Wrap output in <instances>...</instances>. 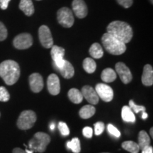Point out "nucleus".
Returning a JSON list of instances; mask_svg holds the SVG:
<instances>
[{
  "label": "nucleus",
  "instance_id": "1",
  "mask_svg": "<svg viewBox=\"0 0 153 153\" xmlns=\"http://www.w3.org/2000/svg\"><path fill=\"white\" fill-rule=\"evenodd\" d=\"M107 33L120 40L125 44L129 43L133 38V32L131 26L121 21H114L107 26Z\"/></svg>",
  "mask_w": 153,
  "mask_h": 153
},
{
  "label": "nucleus",
  "instance_id": "2",
  "mask_svg": "<svg viewBox=\"0 0 153 153\" xmlns=\"http://www.w3.org/2000/svg\"><path fill=\"white\" fill-rule=\"evenodd\" d=\"M20 68L16 62L11 60L0 63V77L7 85H13L18 81L20 76Z\"/></svg>",
  "mask_w": 153,
  "mask_h": 153
},
{
  "label": "nucleus",
  "instance_id": "3",
  "mask_svg": "<svg viewBox=\"0 0 153 153\" xmlns=\"http://www.w3.org/2000/svg\"><path fill=\"white\" fill-rule=\"evenodd\" d=\"M101 42L104 45L105 50L112 55H122L126 51V45L125 43L108 33L103 35L101 38Z\"/></svg>",
  "mask_w": 153,
  "mask_h": 153
},
{
  "label": "nucleus",
  "instance_id": "4",
  "mask_svg": "<svg viewBox=\"0 0 153 153\" xmlns=\"http://www.w3.org/2000/svg\"><path fill=\"white\" fill-rule=\"evenodd\" d=\"M51 143V137L43 132L36 133L28 143V148L33 152L43 153L45 151L47 145Z\"/></svg>",
  "mask_w": 153,
  "mask_h": 153
},
{
  "label": "nucleus",
  "instance_id": "5",
  "mask_svg": "<svg viewBox=\"0 0 153 153\" xmlns=\"http://www.w3.org/2000/svg\"><path fill=\"white\" fill-rule=\"evenodd\" d=\"M36 120L37 116L35 112L31 110L24 111L17 120V127L21 130L26 131L33 127Z\"/></svg>",
  "mask_w": 153,
  "mask_h": 153
},
{
  "label": "nucleus",
  "instance_id": "6",
  "mask_svg": "<svg viewBox=\"0 0 153 153\" xmlns=\"http://www.w3.org/2000/svg\"><path fill=\"white\" fill-rule=\"evenodd\" d=\"M57 21L65 28H71L73 26L74 19L72 11L68 7H62L57 11Z\"/></svg>",
  "mask_w": 153,
  "mask_h": 153
},
{
  "label": "nucleus",
  "instance_id": "7",
  "mask_svg": "<svg viewBox=\"0 0 153 153\" xmlns=\"http://www.w3.org/2000/svg\"><path fill=\"white\" fill-rule=\"evenodd\" d=\"M13 44L14 46L19 50L29 48L33 45V38L29 33H21L14 38Z\"/></svg>",
  "mask_w": 153,
  "mask_h": 153
},
{
  "label": "nucleus",
  "instance_id": "8",
  "mask_svg": "<svg viewBox=\"0 0 153 153\" xmlns=\"http://www.w3.org/2000/svg\"><path fill=\"white\" fill-rule=\"evenodd\" d=\"M38 36L41 45L45 48H51L53 45V39L51 30L47 26L43 25L38 30Z\"/></svg>",
  "mask_w": 153,
  "mask_h": 153
},
{
  "label": "nucleus",
  "instance_id": "9",
  "mask_svg": "<svg viewBox=\"0 0 153 153\" xmlns=\"http://www.w3.org/2000/svg\"><path fill=\"white\" fill-rule=\"evenodd\" d=\"M95 91L98 97L105 102H110L114 98V91L112 88L105 84H97L96 85Z\"/></svg>",
  "mask_w": 153,
  "mask_h": 153
},
{
  "label": "nucleus",
  "instance_id": "10",
  "mask_svg": "<svg viewBox=\"0 0 153 153\" xmlns=\"http://www.w3.org/2000/svg\"><path fill=\"white\" fill-rule=\"evenodd\" d=\"M51 57L53 60V63L55 64V68H60L64 65L65 60V49L62 47L57 46V45H53L52 50L51 52Z\"/></svg>",
  "mask_w": 153,
  "mask_h": 153
},
{
  "label": "nucleus",
  "instance_id": "11",
  "mask_svg": "<svg viewBox=\"0 0 153 153\" xmlns=\"http://www.w3.org/2000/svg\"><path fill=\"white\" fill-rule=\"evenodd\" d=\"M116 70L119 75L120 79L125 85L130 83L133 79L131 72L130 69L123 62H119L116 64Z\"/></svg>",
  "mask_w": 153,
  "mask_h": 153
},
{
  "label": "nucleus",
  "instance_id": "12",
  "mask_svg": "<svg viewBox=\"0 0 153 153\" xmlns=\"http://www.w3.org/2000/svg\"><path fill=\"white\" fill-rule=\"evenodd\" d=\"M47 87L49 93L52 95H57L60 91V82L57 74H50L47 79Z\"/></svg>",
  "mask_w": 153,
  "mask_h": 153
},
{
  "label": "nucleus",
  "instance_id": "13",
  "mask_svg": "<svg viewBox=\"0 0 153 153\" xmlns=\"http://www.w3.org/2000/svg\"><path fill=\"white\" fill-rule=\"evenodd\" d=\"M29 85L31 91L34 93L40 92L43 89V79L39 73H33L29 76Z\"/></svg>",
  "mask_w": 153,
  "mask_h": 153
},
{
  "label": "nucleus",
  "instance_id": "14",
  "mask_svg": "<svg viewBox=\"0 0 153 153\" xmlns=\"http://www.w3.org/2000/svg\"><path fill=\"white\" fill-rule=\"evenodd\" d=\"M81 92L83 97H85L86 100L91 104L95 105L99 103V97L96 92L95 89H94V88L91 87V86H84L82 87Z\"/></svg>",
  "mask_w": 153,
  "mask_h": 153
},
{
  "label": "nucleus",
  "instance_id": "15",
  "mask_svg": "<svg viewBox=\"0 0 153 153\" xmlns=\"http://www.w3.org/2000/svg\"><path fill=\"white\" fill-rule=\"evenodd\" d=\"M72 6L74 13L78 18L84 19L87 16L88 9L84 0H73Z\"/></svg>",
  "mask_w": 153,
  "mask_h": 153
},
{
  "label": "nucleus",
  "instance_id": "16",
  "mask_svg": "<svg viewBox=\"0 0 153 153\" xmlns=\"http://www.w3.org/2000/svg\"><path fill=\"white\" fill-rule=\"evenodd\" d=\"M142 82L145 86H152L153 85V69L150 65H146L143 68Z\"/></svg>",
  "mask_w": 153,
  "mask_h": 153
},
{
  "label": "nucleus",
  "instance_id": "17",
  "mask_svg": "<svg viewBox=\"0 0 153 153\" xmlns=\"http://www.w3.org/2000/svg\"><path fill=\"white\" fill-rule=\"evenodd\" d=\"M56 70L60 72L61 75L65 79H70L74 74V69L72 65L68 60H65L64 65L62 68H57Z\"/></svg>",
  "mask_w": 153,
  "mask_h": 153
},
{
  "label": "nucleus",
  "instance_id": "18",
  "mask_svg": "<svg viewBox=\"0 0 153 153\" xmlns=\"http://www.w3.org/2000/svg\"><path fill=\"white\" fill-rule=\"evenodd\" d=\"M19 9L28 16L33 15L35 11L32 0H21L19 3Z\"/></svg>",
  "mask_w": 153,
  "mask_h": 153
},
{
  "label": "nucleus",
  "instance_id": "19",
  "mask_svg": "<svg viewBox=\"0 0 153 153\" xmlns=\"http://www.w3.org/2000/svg\"><path fill=\"white\" fill-rule=\"evenodd\" d=\"M150 145V137L145 131H141L138 134V145L140 150H145Z\"/></svg>",
  "mask_w": 153,
  "mask_h": 153
},
{
  "label": "nucleus",
  "instance_id": "20",
  "mask_svg": "<svg viewBox=\"0 0 153 153\" xmlns=\"http://www.w3.org/2000/svg\"><path fill=\"white\" fill-rule=\"evenodd\" d=\"M68 97L70 100L74 104H80L83 100V96L82 94V92L77 89L72 88L70 89L68 91Z\"/></svg>",
  "mask_w": 153,
  "mask_h": 153
},
{
  "label": "nucleus",
  "instance_id": "21",
  "mask_svg": "<svg viewBox=\"0 0 153 153\" xmlns=\"http://www.w3.org/2000/svg\"><path fill=\"white\" fill-rule=\"evenodd\" d=\"M101 77L104 82L110 83L116 79V72L111 68H106L101 72Z\"/></svg>",
  "mask_w": 153,
  "mask_h": 153
},
{
  "label": "nucleus",
  "instance_id": "22",
  "mask_svg": "<svg viewBox=\"0 0 153 153\" xmlns=\"http://www.w3.org/2000/svg\"><path fill=\"white\" fill-rule=\"evenodd\" d=\"M121 117L123 120L128 123H134L135 121V116L131 108L128 106H124L121 110Z\"/></svg>",
  "mask_w": 153,
  "mask_h": 153
},
{
  "label": "nucleus",
  "instance_id": "23",
  "mask_svg": "<svg viewBox=\"0 0 153 153\" xmlns=\"http://www.w3.org/2000/svg\"><path fill=\"white\" fill-rule=\"evenodd\" d=\"M96 112L95 108L91 105H86L83 106L79 111L80 117L83 119H88V118L92 117Z\"/></svg>",
  "mask_w": 153,
  "mask_h": 153
},
{
  "label": "nucleus",
  "instance_id": "24",
  "mask_svg": "<svg viewBox=\"0 0 153 153\" xmlns=\"http://www.w3.org/2000/svg\"><path fill=\"white\" fill-rule=\"evenodd\" d=\"M89 52L91 56L95 59L101 58L104 55V51H103L102 48H101V45H99L97 43H93L91 45Z\"/></svg>",
  "mask_w": 153,
  "mask_h": 153
},
{
  "label": "nucleus",
  "instance_id": "25",
  "mask_svg": "<svg viewBox=\"0 0 153 153\" xmlns=\"http://www.w3.org/2000/svg\"><path fill=\"white\" fill-rule=\"evenodd\" d=\"M122 148L131 153H138L140 151L139 145L133 141H125L121 144Z\"/></svg>",
  "mask_w": 153,
  "mask_h": 153
},
{
  "label": "nucleus",
  "instance_id": "26",
  "mask_svg": "<svg viewBox=\"0 0 153 153\" xmlns=\"http://www.w3.org/2000/svg\"><path fill=\"white\" fill-rule=\"evenodd\" d=\"M83 68L87 73L91 74L95 72L97 68V64L95 61L90 57H87L83 61Z\"/></svg>",
  "mask_w": 153,
  "mask_h": 153
},
{
  "label": "nucleus",
  "instance_id": "27",
  "mask_svg": "<svg viewBox=\"0 0 153 153\" xmlns=\"http://www.w3.org/2000/svg\"><path fill=\"white\" fill-rule=\"evenodd\" d=\"M67 147L74 153H79L81 151L80 141L77 137H74L71 141H68L67 143Z\"/></svg>",
  "mask_w": 153,
  "mask_h": 153
},
{
  "label": "nucleus",
  "instance_id": "28",
  "mask_svg": "<svg viewBox=\"0 0 153 153\" xmlns=\"http://www.w3.org/2000/svg\"><path fill=\"white\" fill-rule=\"evenodd\" d=\"M10 99V94L4 87H0V101L7 102Z\"/></svg>",
  "mask_w": 153,
  "mask_h": 153
},
{
  "label": "nucleus",
  "instance_id": "29",
  "mask_svg": "<svg viewBox=\"0 0 153 153\" xmlns=\"http://www.w3.org/2000/svg\"><path fill=\"white\" fill-rule=\"evenodd\" d=\"M129 107L131 108V110H133V111L135 114H138L140 111L145 112V108L143 106H139V105H136L135 104V102L133 100H130L129 101Z\"/></svg>",
  "mask_w": 153,
  "mask_h": 153
},
{
  "label": "nucleus",
  "instance_id": "30",
  "mask_svg": "<svg viewBox=\"0 0 153 153\" xmlns=\"http://www.w3.org/2000/svg\"><path fill=\"white\" fill-rule=\"evenodd\" d=\"M58 129L60 131L61 135L63 136H67L70 134V129H69L68 126L64 122H60L58 123Z\"/></svg>",
  "mask_w": 153,
  "mask_h": 153
},
{
  "label": "nucleus",
  "instance_id": "31",
  "mask_svg": "<svg viewBox=\"0 0 153 153\" xmlns=\"http://www.w3.org/2000/svg\"><path fill=\"white\" fill-rule=\"evenodd\" d=\"M104 123L103 122H97L94 124V133L96 135H99L104 131Z\"/></svg>",
  "mask_w": 153,
  "mask_h": 153
},
{
  "label": "nucleus",
  "instance_id": "32",
  "mask_svg": "<svg viewBox=\"0 0 153 153\" xmlns=\"http://www.w3.org/2000/svg\"><path fill=\"white\" fill-rule=\"evenodd\" d=\"M7 35H8V32H7V28L5 27L3 23L0 22V41H4L7 38Z\"/></svg>",
  "mask_w": 153,
  "mask_h": 153
},
{
  "label": "nucleus",
  "instance_id": "33",
  "mask_svg": "<svg viewBox=\"0 0 153 153\" xmlns=\"http://www.w3.org/2000/svg\"><path fill=\"white\" fill-rule=\"evenodd\" d=\"M107 128H108V133H109L111 135H114V137H119L120 136V131H118V130L116 128L115 126H114L112 125V124H108V127H107Z\"/></svg>",
  "mask_w": 153,
  "mask_h": 153
},
{
  "label": "nucleus",
  "instance_id": "34",
  "mask_svg": "<svg viewBox=\"0 0 153 153\" xmlns=\"http://www.w3.org/2000/svg\"><path fill=\"white\" fill-rule=\"evenodd\" d=\"M82 133H83L84 136L87 137V138H91L92 137L93 130L91 127H85L82 130Z\"/></svg>",
  "mask_w": 153,
  "mask_h": 153
},
{
  "label": "nucleus",
  "instance_id": "35",
  "mask_svg": "<svg viewBox=\"0 0 153 153\" xmlns=\"http://www.w3.org/2000/svg\"><path fill=\"white\" fill-rule=\"evenodd\" d=\"M118 3L124 8H129L133 4V0H117Z\"/></svg>",
  "mask_w": 153,
  "mask_h": 153
},
{
  "label": "nucleus",
  "instance_id": "36",
  "mask_svg": "<svg viewBox=\"0 0 153 153\" xmlns=\"http://www.w3.org/2000/svg\"><path fill=\"white\" fill-rule=\"evenodd\" d=\"M10 1L11 0H0V8L3 9V10L7 9Z\"/></svg>",
  "mask_w": 153,
  "mask_h": 153
},
{
  "label": "nucleus",
  "instance_id": "37",
  "mask_svg": "<svg viewBox=\"0 0 153 153\" xmlns=\"http://www.w3.org/2000/svg\"><path fill=\"white\" fill-rule=\"evenodd\" d=\"M142 153H153V148L152 146H149L147 148H145V150H142Z\"/></svg>",
  "mask_w": 153,
  "mask_h": 153
},
{
  "label": "nucleus",
  "instance_id": "38",
  "mask_svg": "<svg viewBox=\"0 0 153 153\" xmlns=\"http://www.w3.org/2000/svg\"><path fill=\"white\" fill-rule=\"evenodd\" d=\"M12 153H26V151L22 150V149H21L19 148H16L13 150Z\"/></svg>",
  "mask_w": 153,
  "mask_h": 153
},
{
  "label": "nucleus",
  "instance_id": "39",
  "mask_svg": "<svg viewBox=\"0 0 153 153\" xmlns=\"http://www.w3.org/2000/svg\"><path fill=\"white\" fill-rule=\"evenodd\" d=\"M148 114H147V113H145V112H143V113L142 118H143V120L146 119V118H148Z\"/></svg>",
  "mask_w": 153,
  "mask_h": 153
},
{
  "label": "nucleus",
  "instance_id": "40",
  "mask_svg": "<svg viewBox=\"0 0 153 153\" xmlns=\"http://www.w3.org/2000/svg\"><path fill=\"white\" fill-rule=\"evenodd\" d=\"M50 128H51V131H53L55 129V123H52L50 126Z\"/></svg>",
  "mask_w": 153,
  "mask_h": 153
},
{
  "label": "nucleus",
  "instance_id": "41",
  "mask_svg": "<svg viewBox=\"0 0 153 153\" xmlns=\"http://www.w3.org/2000/svg\"><path fill=\"white\" fill-rule=\"evenodd\" d=\"M153 128H150V135H151V136H152V137H153Z\"/></svg>",
  "mask_w": 153,
  "mask_h": 153
},
{
  "label": "nucleus",
  "instance_id": "42",
  "mask_svg": "<svg viewBox=\"0 0 153 153\" xmlns=\"http://www.w3.org/2000/svg\"><path fill=\"white\" fill-rule=\"evenodd\" d=\"M25 151H26V153H33V151H32V150H26Z\"/></svg>",
  "mask_w": 153,
  "mask_h": 153
},
{
  "label": "nucleus",
  "instance_id": "43",
  "mask_svg": "<svg viewBox=\"0 0 153 153\" xmlns=\"http://www.w3.org/2000/svg\"><path fill=\"white\" fill-rule=\"evenodd\" d=\"M150 1H151V3H152L153 2V0H150Z\"/></svg>",
  "mask_w": 153,
  "mask_h": 153
},
{
  "label": "nucleus",
  "instance_id": "44",
  "mask_svg": "<svg viewBox=\"0 0 153 153\" xmlns=\"http://www.w3.org/2000/svg\"><path fill=\"white\" fill-rule=\"evenodd\" d=\"M102 153H109V152H102Z\"/></svg>",
  "mask_w": 153,
  "mask_h": 153
},
{
  "label": "nucleus",
  "instance_id": "45",
  "mask_svg": "<svg viewBox=\"0 0 153 153\" xmlns=\"http://www.w3.org/2000/svg\"><path fill=\"white\" fill-rule=\"evenodd\" d=\"M38 1H40V0H38Z\"/></svg>",
  "mask_w": 153,
  "mask_h": 153
},
{
  "label": "nucleus",
  "instance_id": "46",
  "mask_svg": "<svg viewBox=\"0 0 153 153\" xmlns=\"http://www.w3.org/2000/svg\"><path fill=\"white\" fill-rule=\"evenodd\" d=\"M0 116H1V114H0Z\"/></svg>",
  "mask_w": 153,
  "mask_h": 153
}]
</instances>
